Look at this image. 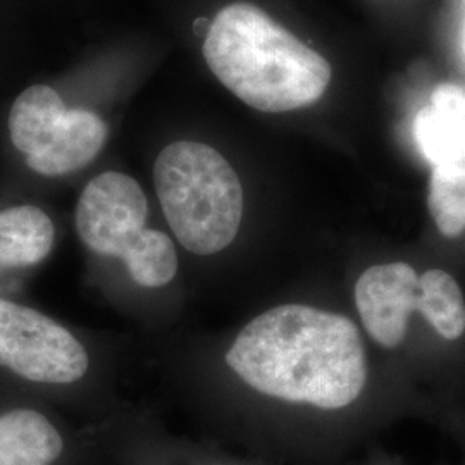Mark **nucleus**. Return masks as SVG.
I'll list each match as a JSON object with an SVG mask.
<instances>
[{
  "label": "nucleus",
  "instance_id": "4",
  "mask_svg": "<svg viewBox=\"0 0 465 465\" xmlns=\"http://www.w3.org/2000/svg\"><path fill=\"white\" fill-rule=\"evenodd\" d=\"M147 197L136 180L109 171L84 186L76 205V232L88 249L117 257L140 286L161 288L178 271V253L166 232L145 228Z\"/></svg>",
  "mask_w": 465,
  "mask_h": 465
},
{
  "label": "nucleus",
  "instance_id": "6",
  "mask_svg": "<svg viewBox=\"0 0 465 465\" xmlns=\"http://www.w3.org/2000/svg\"><path fill=\"white\" fill-rule=\"evenodd\" d=\"M0 366L30 381L69 384L84 378L88 353L50 317L0 300Z\"/></svg>",
  "mask_w": 465,
  "mask_h": 465
},
{
  "label": "nucleus",
  "instance_id": "10",
  "mask_svg": "<svg viewBox=\"0 0 465 465\" xmlns=\"http://www.w3.org/2000/svg\"><path fill=\"white\" fill-rule=\"evenodd\" d=\"M55 230L50 217L34 205L0 211V266H35L54 245Z\"/></svg>",
  "mask_w": 465,
  "mask_h": 465
},
{
  "label": "nucleus",
  "instance_id": "12",
  "mask_svg": "<svg viewBox=\"0 0 465 465\" xmlns=\"http://www.w3.org/2000/svg\"><path fill=\"white\" fill-rule=\"evenodd\" d=\"M428 207L445 236L465 232V161L432 167Z\"/></svg>",
  "mask_w": 465,
  "mask_h": 465
},
{
  "label": "nucleus",
  "instance_id": "3",
  "mask_svg": "<svg viewBox=\"0 0 465 465\" xmlns=\"http://www.w3.org/2000/svg\"><path fill=\"white\" fill-rule=\"evenodd\" d=\"M169 228L184 249L213 255L230 247L243 217V188L232 164L199 142H174L153 166Z\"/></svg>",
  "mask_w": 465,
  "mask_h": 465
},
{
  "label": "nucleus",
  "instance_id": "8",
  "mask_svg": "<svg viewBox=\"0 0 465 465\" xmlns=\"http://www.w3.org/2000/svg\"><path fill=\"white\" fill-rule=\"evenodd\" d=\"M107 138V126L97 114L67 109L49 140L26 164L44 176H63L90 164Z\"/></svg>",
  "mask_w": 465,
  "mask_h": 465
},
{
  "label": "nucleus",
  "instance_id": "13",
  "mask_svg": "<svg viewBox=\"0 0 465 465\" xmlns=\"http://www.w3.org/2000/svg\"><path fill=\"white\" fill-rule=\"evenodd\" d=\"M209 28H211V21L205 19V17H200V19H197V21L193 23V30H195V34L199 35V36L200 35L207 36Z\"/></svg>",
  "mask_w": 465,
  "mask_h": 465
},
{
  "label": "nucleus",
  "instance_id": "11",
  "mask_svg": "<svg viewBox=\"0 0 465 465\" xmlns=\"http://www.w3.org/2000/svg\"><path fill=\"white\" fill-rule=\"evenodd\" d=\"M66 111L61 95L47 84L26 88L9 114V134L15 147L26 157L38 153Z\"/></svg>",
  "mask_w": 465,
  "mask_h": 465
},
{
  "label": "nucleus",
  "instance_id": "5",
  "mask_svg": "<svg viewBox=\"0 0 465 465\" xmlns=\"http://www.w3.org/2000/svg\"><path fill=\"white\" fill-rule=\"evenodd\" d=\"M355 303L367 332L386 349L405 340L409 317L416 311L445 340L465 332L462 290L441 269L419 276L405 262L369 267L355 284Z\"/></svg>",
  "mask_w": 465,
  "mask_h": 465
},
{
  "label": "nucleus",
  "instance_id": "2",
  "mask_svg": "<svg viewBox=\"0 0 465 465\" xmlns=\"http://www.w3.org/2000/svg\"><path fill=\"white\" fill-rule=\"evenodd\" d=\"M202 52L217 80L261 113L312 105L331 84V64L319 52L247 2L217 13Z\"/></svg>",
  "mask_w": 465,
  "mask_h": 465
},
{
  "label": "nucleus",
  "instance_id": "7",
  "mask_svg": "<svg viewBox=\"0 0 465 465\" xmlns=\"http://www.w3.org/2000/svg\"><path fill=\"white\" fill-rule=\"evenodd\" d=\"M412 134L432 167L465 161V90L453 84H438L430 105L417 113Z\"/></svg>",
  "mask_w": 465,
  "mask_h": 465
},
{
  "label": "nucleus",
  "instance_id": "1",
  "mask_svg": "<svg viewBox=\"0 0 465 465\" xmlns=\"http://www.w3.org/2000/svg\"><path fill=\"white\" fill-rule=\"evenodd\" d=\"M226 362L259 393L326 411L355 401L367 381L366 350L351 319L299 303L250 321Z\"/></svg>",
  "mask_w": 465,
  "mask_h": 465
},
{
  "label": "nucleus",
  "instance_id": "9",
  "mask_svg": "<svg viewBox=\"0 0 465 465\" xmlns=\"http://www.w3.org/2000/svg\"><path fill=\"white\" fill-rule=\"evenodd\" d=\"M63 451V438L35 411L0 416V465H50Z\"/></svg>",
  "mask_w": 465,
  "mask_h": 465
}]
</instances>
